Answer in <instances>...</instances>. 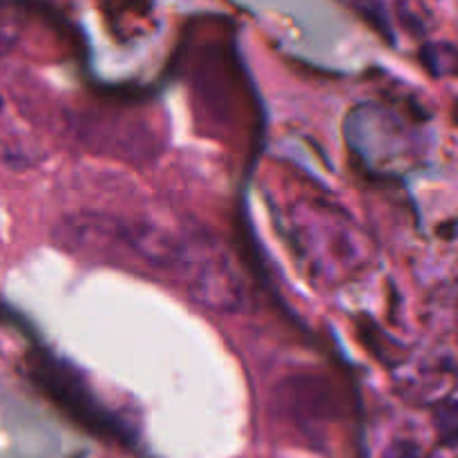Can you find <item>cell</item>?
I'll return each mask as SVG.
<instances>
[{
	"mask_svg": "<svg viewBox=\"0 0 458 458\" xmlns=\"http://www.w3.org/2000/svg\"><path fill=\"white\" fill-rule=\"evenodd\" d=\"M40 383L72 419L83 423L92 432L103 434V437L121 438L119 423L112 420L107 411L97 401H92L83 385L76 383L70 374H63V369H58V367H45V369H40Z\"/></svg>",
	"mask_w": 458,
	"mask_h": 458,
	"instance_id": "obj_1",
	"label": "cell"
},
{
	"mask_svg": "<svg viewBox=\"0 0 458 458\" xmlns=\"http://www.w3.org/2000/svg\"><path fill=\"white\" fill-rule=\"evenodd\" d=\"M419 56L425 72L432 74L434 79H454L458 76V45L437 40V43L423 45Z\"/></svg>",
	"mask_w": 458,
	"mask_h": 458,
	"instance_id": "obj_2",
	"label": "cell"
},
{
	"mask_svg": "<svg viewBox=\"0 0 458 458\" xmlns=\"http://www.w3.org/2000/svg\"><path fill=\"white\" fill-rule=\"evenodd\" d=\"M434 432L443 447L456 450L458 447V401L454 398H443L437 403L432 411Z\"/></svg>",
	"mask_w": 458,
	"mask_h": 458,
	"instance_id": "obj_3",
	"label": "cell"
},
{
	"mask_svg": "<svg viewBox=\"0 0 458 458\" xmlns=\"http://www.w3.org/2000/svg\"><path fill=\"white\" fill-rule=\"evenodd\" d=\"M380 458H425L423 447L410 438H396L385 447L383 456Z\"/></svg>",
	"mask_w": 458,
	"mask_h": 458,
	"instance_id": "obj_4",
	"label": "cell"
},
{
	"mask_svg": "<svg viewBox=\"0 0 458 458\" xmlns=\"http://www.w3.org/2000/svg\"><path fill=\"white\" fill-rule=\"evenodd\" d=\"M12 43H13L12 31L4 30V27H0V56H3L4 52H9V47H12Z\"/></svg>",
	"mask_w": 458,
	"mask_h": 458,
	"instance_id": "obj_5",
	"label": "cell"
},
{
	"mask_svg": "<svg viewBox=\"0 0 458 458\" xmlns=\"http://www.w3.org/2000/svg\"><path fill=\"white\" fill-rule=\"evenodd\" d=\"M4 110V98H3V94H0V112Z\"/></svg>",
	"mask_w": 458,
	"mask_h": 458,
	"instance_id": "obj_6",
	"label": "cell"
}]
</instances>
